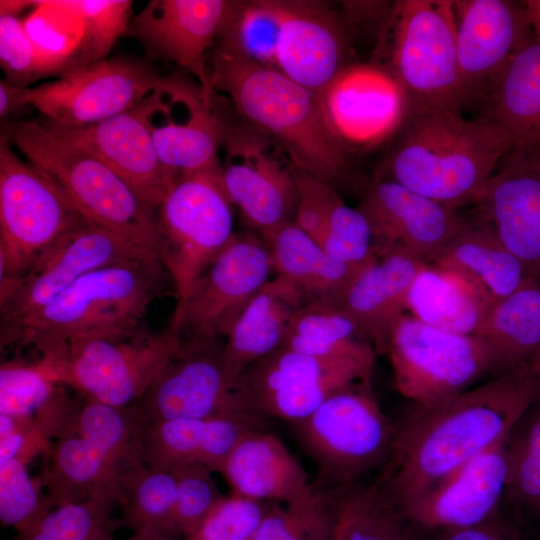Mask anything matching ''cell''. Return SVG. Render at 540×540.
I'll list each match as a JSON object with an SVG mask.
<instances>
[{"label": "cell", "instance_id": "58", "mask_svg": "<svg viewBox=\"0 0 540 540\" xmlns=\"http://www.w3.org/2000/svg\"><path fill=\"white\" fill-rule=\"evenodd\" d=\"M34 8V1L28 0H1L0 1V16H14L18 17V14L25 11L28 8Z\"/></svg>", "mask_w": 540, "mask_h": 540}, {"label": "cell", "instance_id": "59", "mask_svg": "<svg viewBox=\"0 0 540 540\" xmlns=\"http://www.w3.org/2000/svg\"><path fill=\"white\" fill-rule=\"evenodd\" d=\"M530 366L534 373L540 375V345L530 362Z\"/></svg>", "mask_w": 540, "mask_h": 540}, {"label": "cell", "instance_id": "42", "mask_svg": "<svg viewBox=\"0 0 540 540\" xmlns=\"http://www.w3.org/2000/svg\"><path fill=\"white\" fill-rule=\"evenodd\" d=\"M363 343L350 317L337 305L313 302L294 315L281 347L328 356L351 351Z\"/></svg>", "mask_w": 540, "mask_h": 540}, {"label": "cell", "instance_id": "25", "mask_svg": "<svg viewBox=\"0 0 540 540\" xmlns=\"http://www.w3.org/2000/svg\"><path fill=\"white\" fill-rule=\"evenodd\" d=\"M277 70L319 93L348 64L342 19L317 1H280Z\"/></svg>", "mask_w": 540, "mask_h": 540}, {"label": "cell", "instance_id": "52", "mask_svg": "<svg viewBox=\"0 0 540 540\" xmlns=\"http://www.w3.org/2000/svg\"><path fill=\"white\" fill-rule=\"evenodd\" d=\"M271 504L225 495L185 540H250Z\"/></svg>", "mask_w": 540, "mask_h": 540}, {"label": "cell", "instance_id": "50", "mask_svg": "<svg viewBox=\"0 0 540 540\" xmlns=\"http://www.w3.org/2000/svg\"><path fill=\"white\" fill-rule=\"evenodd\" d=\"M317 243L333 259L358 269L376 256L368 220L358 208L346 205L342 198L334 206Z\"/></svg>", "mask_w": 540, "mask_h": 540}, {"label": "cell", "instance_id": "49", "mask_svg": "<svg viewBox=\"0 0 540 540\" xmlns=\"http://www.w3.org/2000/svg\"><path fill=\"white\" fill-rule=\"evenodd\" d=\"M0 64L7 82L28 88L45 77H60L65 68L30 39L23 20L0 16Z\"/></svg>", "mask_w": 540, "mask_h": 540}, {"label": "cell", "instance_id": "55", "mask_svg": "<svg viewBox=\"0 0 540 540\" xmlns=\"http://www.w3.org/2000/svg\"><path fill=\"white\" fill-rule=\"evenodd\" d=\"M428 533L432 535L429 540H522L518 530L499 516L477 526Z\"/></svg>", "mask_w": 540, "mask_h": 540}, {"label": "cell", "instance_id": "47", "mask_svg": "<svg viewBox=\"0 0 540 540\" xmlns=\"http://www.w3.org/2000/svg\"><path fill=\"white\" fill-rule=\"evenodd\" d=\"M27 465L20 459L0 464V521L16 532L15 538L28 534L51 510Z\"/></svg>", "mask_w": 540, "mask_h": 540}, {"label": "cell", "instance_id": "9", "mask_svg": "<svg viewBox=\"0 0 540 540\" xmlns=\"http://www.w3.org/2000/svg\"><path fill=\"white\" fill-rule=\"evenodd\" d=\"M88 222L60 184L0 141V289L22 277L38 256Z\"/></svg>", "mask_w": 540, "mask_h": 540}, {"label": "cell", "instance_id": "5", "mask_svg": "<svg viewBox=\"0 0 540 540\" xmlns=\"http://www.w3.org/2000/svg\"><path fill=\"white\" fill-rule=\"evenodd\" d=\"M1 136L50 174L89 224L156 251L157 210L97 157L38 121H12Z\"/></svg>", "mask_w": 540, "mask_h": 540}, {"label": "cell", "instance_id": "6", "mask_svg": "<svg viewBox=\"0 0 540 540\" xmlns=\"http://www.w3.org/2000/svg\"><path fill=\"white\" fill-rule=\"evenodd\" d=\"M454 1H395L379 32L372 61L407 94L412 114L465 107L457 61Z\"/></svg>", "mask_w": 540, "mask_h": 540}, {"label": "cell", "instance_id": "29", "mask_svg": "<svg viewBox=\"0 0 540 540\" xmlns=\"http://www.w3.org/2000/svg\"><path fill=\"white\" fill-rule=\"evenodd\" d=\"M153 95L154 114L160 117L159 122L150 117L153 139L160 160L177 178L219 160L225 118L215 105L207 104L201 89L190 98L180 119L167 76Z\"/></svg>", "mask_w": 540, "mask_h": 540}, {"label": "cell", "instance_id": "61", "mask_svg": "<svg viewBox=\"0 0 540 540\" xmlns=\"http://www.w3.org/2000/svg\"><path fill=\"white\" fill-rule=\"evenodd\" d=\"M535 540H540V534H539V536H538Z\"/></svg>", "mask_w": 540, "mask_h": 540}, {"label": "cell", "instance_id": "2", "mask_svg": "<svg viewBox=\"0 0 540 540\" xmlns=\"http://www.w3.org/2000/svg\"><path fill=\"white\" fill-rule=\"evenodd\" d=\"M209 56L215 93L227 95L243 121L276 143L296 171L333 187L348 175L349 151L331 130L317 93L223 38Z\"/></svg>", "mask_w": 540, "mask_h": 540}, {"label": "cell", "instance_id": "16", "mask_svg": "<svg viewBox=\"0 0 540 540\" xmlns=\"http://www.w3.org/2000/svg\"><path fill=\"white\" fill-rule=\"evenodd\" d=\"M158 256L151 248L84 224L41 253L28 271L0 289L1 335L50 303L79 278L113 263Z\"/></svg>", "mask_w": 540, "mask_h": 540}, {"label": "cell", "instance_id": "53", "mask_svg": "<svg viewBox=\"0 0 540 540\" xmlns=\"http://www.w3.org/2000/svg\"><path fill=\"white\" fill-rule=\"evenodd\" d=\"M298 202L293 223L316 242L341 199L335 188L312 175L296 171Z\"/></svg>", "mask_w": 540, "mask_h": 540}, {"label": "cell", "instance_id": "28", "mask_svg": "<svg viewBox=\"0 0 540 540\" xmlns=\"http://www.w3.org/2000/svg\"><path fill=\"white\" fill-rule=\"evenodd\" d=\"M219 473L232 494L265 503L288 504L314 486L301 463L268 429L247 432Z\"/></svg>", "mask_w": 540, "mask_h": 540}, {"label": "cell", "instance_id": "57", "mask_svg": "<svg viewBox=\"0 0 540 540\" xmlns=\"http://www.w3.org/2000/svg\"><path fill=\"white\" fill-rule=\"evenodd\" d=\"M524 8L528 23L534 32V39L540 43V0H528Z\"/></svg>", "mask_w": 540, "mask_h": 540}, {"label": "cell", "instance_id": "7", "mask_svg": "<svg viewBox=\"0 0 540 540\" xmlns=\"http://www.w3.org/2000/svg\"><path fill=\"white\" fill-rule=\"evenodd\" d=\"M302 449L314 462L323 488L341 492L387 463L396 424L379 406L371 382H358L330 396L312 414L292 423Z\"/></svg>", "mask_w": 540, "mask_h": 540}, {"label": "cell", "instance_id": "44", "mask_svg": "<svg viewBox=\"0 0 540 540\" xmlns=\"http://www.w3.org/2000/svg\"><path fill=\"white\" fill-rule=\"evenodd\" d=\"M280 22V0L235 1L230 19L218 37L256 63L277 70Z\"/></svg>", "mask_w": 540, "mask_h": 540}, {"label": "cell", "instance_id": "41", "mask_svg": "<svg viewBox=\"0 0 540 540\" xmlns=\"http://www.w3.org/2000/svg\"><path fill=\"white\" fill-rule=\"evenodd\" d=\"M337 492L318 486L288 504L272 503L250 540H333Z\"/></svg>", "mask_w": 540, "mask_h": 540}, {"label": "cell", "instance_id": "21", "mask_svg": "<svg viewBox=\"0 0 540 540\" xmlns=\"http://www.w3.org/2000/svg\"><path fill=\"white\" fill-rule=\"evenodd\" d=\"M152 109L151 93L135 108L90 126L67 128L45 119L42 123L101 160L157 210L178 178L158 155L150 123Z\"/></svg>", "mask_w": 540, "mask_h": 540}, {"label": "cell", "instance_id": "33", "mask_svg": "<svg viewBox=\"0 0 540 540\" xmlns=\"http://www.w3.org/2000/svg\"><path fill=\"white\" fill-rule=\"evenodd\" d=\"M266 246L273 272L295 286L306 304H336L359 270L330 257L294 223L281 228Z\"/></svg>", "mask_w": 540, "mask_h": 540}, {"label": "cell", "instance_id": "18", "mask_svg": "<svg viewBox=\"0 0 540 540\" xmlns=\"http://www.w3.org/2000/svg\"><path fill=\"white\" fill-rule=\"evenodd\" d=\"M318 97L331 130L349 152L393 139L412 114L402 86L372 60L345 65Z\"/></svg>", "mask_w": 540, "mask_h": 540}, {"label": "cell", "instance_id": "14", "mask_svg": "<svg viewBox=\"0 0 540 540\" xmlns=\"http://www.w3.org/2000/svg\"><path fill=\"white\" fill-rule=\"evenodd\" d=\"M161 79L148 61L117 55L71 68L53 81L28 87L25 101L55 125L85 127L135 108Z\"/></svg>", "mask_w": 540, "mask_h": 540}, {"label": "cell", "instance_id": "45", "mask_svg": "<svg viewBox=\"0 0 540 540\" xmlns=\"http://www.w3.org/2000/svg\"><path fill=\"white\" fill-rule=\"evenodd\" d=\"M24 26L33 43L48 57L72 68L83 43L84 28L79 14L64 0L34 1Z\"/></svg>", "mask_w": 540, "mask_h": 540}, {"label": "cell", "instance_id": "34", "mask_svg": "<svg viewBox=\"0 0 540 540\" xmlns=\"http://www.w3.org/2000/svg\"><path fill=\"white\" fill-rule=\"evenodd\" d=\"M482 103L483 117L504 126L513 146L540 144V43L534 37L511 59Z\"/></svg>", "mask_w": 540, "mask_h": 540}, {"label": "cell", "instance_id": "40", "mask_svg": "<svg viewBox=\"0 0 540 540\" xmlns=\"http://www.w3.org/2000/svg\"><path fill=\"white\" fill-rule=\"evenodd\" d=\"M504 501L540 522V401L516 421L506 441Z\"/></svg>", "mask_w": 540, "mask_h": 540}, {"label": "cell", "instance_id": "39", "mask_svg": "<svg viewBox=\"0 0 540 540\" xmlns=\"http://www.w3.org/2000/svg\"><path fill=\"white\" fill-rule=\"evenodd\" d=\"M142 430L133 405L118 407L85 399L80 406L76 435L93 444L124 474L146 464Z\"/></svg>", "mask_w": 540, "mask_h": 540}, {"label": "cell", "instance_id": "20", "mask_svg": "<svg viewBox=\"0 0 540 540\" xmlns=\"http://www.w3.org/2000/svg\"><path fill=\"white\" fill-rule=\"evenodd\" d=\"M222 347L220 342H183L180 354L132 404L141 423L253 413L226 374Z\"/></svg>", "mask_w": 540, "mask_h": 540}, {"label": "cell", "instance_id": "32", "mask_svg": "<svg viewBox=\"0 0 540 540\" xmlns=\"http://www.w3.org/2000/svg\"><path fill=\"white\" fill-rule=\"evenodd\" d=\"M474 335L484 348L491 378L530 364L540 345V283L527 278L497 301Z\"/></svg>", "mask_w": 540, "mask_h": 540}, {"label": "cell", "instance_id": "31", "mask_svg": "<svg viewBox=\"0 0 540 540\" xmlns=\"http://www.w3.org/2000/svg\"><path fill=\"white\" fill-rule=\"evenodd\" d=\"M495 303L471 278L436 263L421 267L407 300L412 316L460 335H474Z\"/></svg>", "mask_w": 540, "mask_h": 540}, {"label": "cell", "instance_id": "11", "mask_svg": "<svg viewBox=\"0 0 540 540\" xmlns=\"http://www.w3.org/2000/svg\"><path fill=\"white\" fill-rule=\"evenodd\" d=\"M182 346L169 327L161 332L142 328L123 338L78 342L43 360L59 384L76 389L85 399L124 407L149 390Z\"/></svg>", "mask_w": 540, "mask_h": 540}, {"label": "cell", "instance_id": "23", "mask_svg": "<svg viewBox=\"0 0 540 540\" xmlns=\"http://www.w3.org/2000/svg\"><path fill=\"white\" fill-rule=\"evenodd\" d=\"M456 49L466 104L483 101L511 59L532 39L523 5L456 0Z\"/></svg>", "mask_w": 540, "mask_h": 540}, {"label": "cell", "instance_id": "24", "mask_svg": "<svg viewBox=\"0 0 540 540\" xmlns=\"http://www.w3.org/2000/svg\"><path fill=\"white\" fill-rule=\"evenodd\" d=\"M507 437L399 509L411 527L423 532L459 529L498 517L506 487Z\"/></svg>", "mask_w": 540, "mask_h": 540}, {"label": "cell", "instance_id": "3", "mask_svg": "<svg viewBox=\"0 0 540 540\" xmlns=\"http://www.w3.org/2000/svg\"><path fill=\"white\" fill-rule=\"evenodd\" d=\"M393 140L374 176L456 210L474 203L513 146L500 123L451 107L411 114Z\"/></svg>", "mask_w": 540, "mask_h": 540}, {"label": "cell", "instance_id": "36", "mask_svg": "<svg viewBox=\"0 0 540 540\" xmlns=\"http://www.w3.org/2000/svg\"><path fill=\"white\" fill-rule=\"evenodd\" d=\"M436 264L465 274L495 302L515 292L527 279L520 260L475 211L468 227Z\"/></svg>", "mask_w": 540, "mask_h": 540}, {"label": "cell", "instance_id": "48", "mask_svg": "<svg viewBox=\"0 0 540 540\" xmlns=\"http://www.w3.org/2000/svg\"><path fill=\"white\" fill-rule=\"evenodd\" d=\"M57 385L53 370L41 358L35 362L2 363L0 414L34 418Z\"/></svg>", "mask_w": 540, "mask_h": 540}, {"label": "cell", "instance_id": "56", "mask_svg": "<svg viewBox=\"0 0 540 540\" xmlns=\"http://www.w3.org/2000/svg\"><path fill=\"white\" fill-rule=\"evenodd\" d=\"M26 87L11 84L4 79L0 81V120L1 126L11 123L12 116L23 107Z\"/></svg>", "mask_w": 540, "mask_h": 540}, {"label": "cell", "instance_id": "60", "mask_svg": "<svg viewBox=\"0 0 540 540\" xmlns=\"http://www.w3.org/2000/svg\"><path fill=\"white\" fill-rule=\"evenodd\" d=\"M123 540H178V539L173 538V537H140V536L132 534L131 536Z\"/></svg>", "mask_w": 540, "mask_h": 540}, {"label": "cell", "instance_id": "1", "mask_svg": "<svg viewBox=\"0 0 540 540\" xmlns=\"http://www.w3.org/2000/svg\"><path fill=\"white\" fill-rule=\"evenodd\" d=\"M540 401V375L530 364L449 399L414 405L399 424L376 481L401 509L507 436Z\"/></svg>", "mask_w": 540, "mask_h": 540}, {"label": "cell", "instance_id": "17", "mask_svg": "<svg viewBox=\"0 0 540 540\" xmlns=\"http://www.w3.org/2000/svg\"><path fill=\"white\" fill-rule=\"evenodd\" d=\"M372 230L375 252H399L437 263L468 227L470 216L393 180L373 175L357 207Z\"/></svg>", "mask_w": 540, "mask_h": 540}, {"label": "cell", "instance_id": "15", "mask_svg": "<svg viewBox=\"0 0 540 540\" xmlns=\"http://www.w3.org/2000/svg\"><path fill=\"white\" fill-rule=\"evenodd\" d=\"M266 244L254 233L234 235L228 246L175 306L169 328L184 343H215L228 336L254 295L270 279Z\"/></svg>", "mask_w": 540, "mask_h": 540}, {"label": "cell", "instance_id": "22", "mask_svg": "<svg viewBox=\"0 0 540 540\" xmlns=\"http://www.w3.org/2000/svg\"><path fill=\"white\" fill-rule=\"evenodd\" d=\"M472 205L540 283V144L512 146Z\"/></svg>", "mask_w": 540, "mask_h": 540}, {"label": "cell", "instance_id": "4", "mask_svg": "<svg viewBox=\"0 0 540 540\" xmlns=\"http://www.w3.org/2000/svg\"><path fill=\"white\" fill-rule=\"evenodd\" d=\"M169 279L159 256L100 267L2 334L1 346H31L41 357H54L78 342L130 336L142 329Z\"/></svg>", "mask_w": 540, "mask_h": 540}, {"label": "cell", "instance_id": "51", "mask_svg": "<svg viewBox=\"0 0 540 540\" xmlns=\"http://www.w3.org/2000/svg\"><path fill=\"white\" fill-rule=\"evenodd\" d=\"M176 497L173 516L174 536H190L225 496L219 489L214 471L202 464L174 469Z\"/></svg>", "mask_w": 540, "mask_h": 540}, {"label": "cell", "instance_id": "54", "mask_svg": "<svg viewBox=\"0 0 540 540\" xmlns=\"http://www.w3.org/2000/svg\"><path fill=\"white\" fill-rule=\"evenodd\" d=\"M52 443L34 418L0 414V464L12 459L28 464L39 454L49 456Z\"/></svg>", "mask_w": 540, "mask_h": 540}, {"label": "cell", "instance_id": "30", "mask_svg": "<svg viewBox=\"0 0 540 540\" xmlns=\"http://www.w3.org/2000/svg\"><path fill=\"white\" fill-rule=\"evenodd\" d=\"M306 303L285 278H270L243 310L222 347L226 374L237 385L251 365L280 348L296 312Z\"/></svg>", "mask_w": 540, "mask_h": 540}, {"label": "cell", "instance_id": "26", "mask_svg": "<svg viewBox=\"0 0 540 540\" xmlns=\"http://www.w3.org/2000/svg\"><path fill=\"white\" fill-rule=\"evenodd\" d=\"M424 264L399 252L376 254L356 272L335 304L376 353H386L394 328L408 312L409 289Z\"/></svg>", "mask_w": 540, "mask_h": 540}, {"label": "cell", "instance_id": "38", "mask_svg": "<svg viewBox=\"0 0 540 540\" xmlns=\"http://www.w3.org/2000/svg\"><path fill=\"white\" fill-rule=\"evenodd\" d=\"M333 540H415V530L375 480L337 493Z\"/></svg>", "mask_w": 540, "mask_h": 540}, {"label": "cell", "instance_id": "8", "mask_svg": "<svg viewBox=\"0 0 540 540\" xmlns=\"http://www.w3.org/2000/svg\"><path fill=\"white\" fill-rule=\"evenodd\" d=\"M233 204L220 160L181 174L157 208L156 252L179 306L233 239Z\"/></svg>", "mask_w": 540, "mask_h": 540}, {"label": "cell", "instance_id": "19", "mask_svg": "<svg viewBox=\"0 0 540 540\" xmlns=\"http://www.w3.org/2000/svg\"><path fill=\"white\" fill-rule=\"evenodd\" d=\"M235 1L151 0L135 14L125 36L146 54L174 62L193 75L208 105L215 104L208 54L228 23Z\"/></svg>", "mask_w": 540, "mask_h": 540}, {"label": "cell", "instance_id": "12", "mask_svg": "<svg viewBox=\"0 0 540 540\" xmlns=\"http://www.w3.org/2000/svg\"><path fill=\"white\" fill-rule=\"evenodd\" d=\"M394 385L414 405L449 400L488 374L484 348L475 335L446 332L405 314L387 345Z\"/></svg>", "mask_w": 540, "mask_h": 540}, {"label": "cell", "instance_id": "35", "mask_svg": "<svg viewBox=\"0 0 540 540\" xmlns=\"http://www.w3.org/2000/svg\"><path fill=\"white\" fill-rule=\"evenodd\" d=\"M45 477L52 509L101 496L117 498L124 473L89 441L75 435L54 440Z\"/></svg>", "mask_w": 540, "mask_h": 540}, {"label": "cell", "instance_id": "46", "mask_svg": "<svg viewBox=\"0 0 540 540\" xmlns=\"http://www.w3.org/2000/svg\"><path fill=\"white\" fill-rule=\"evenodd\" d=\"M83 23L84 38L72 68L108 58L118 38L125 35L132 17L130 0H64Z\"/></svg>", "mask_w": 540, "mask_h": 540}, {"label": "cell", "instance_id": "13", "mask_svg": "<svg viewBox=\"0 0 540 540\" xmlns=\"http://www.w3.org/2000/svg\"><path fill=\"white\" fill-rule=\"evenodd\" d=\"M224 184L250 232L265 244L293 223L298 187L296 170L269 137L246 122L225 119Z\"/></svg>", "mask_w": 540, "mask_h": 540}, {"label": "cell", "instance_id": "43", "mask_svg": "<svg viewBox=\"0 0 540 540\" xmlns=\"http://www.w3.org/2000/svg\"><path fill=\"white\" fill-rule=\"evenodd\" d=\"M115 504L113 497L101 496L54 507L28 534L14 540H118Z\"/></svg>", "mask_w": 540, "mask_h": 540}, {"label": "cell", "instance_id": "10", "mask_svg": "<svg viewBox=\"0 0 540 540\" xmlns=\"http://www.w3.org/2000/svg\"><path fill=\"white\" fill-rule=\"evenodd\" d=\"M375 360L376 351L369 343L328 356L280 347L248 367L236 390L249 410L260 417L295 423L341 389L371 382Z\"/></svg>", "mask_w": 540, "mask_h": 540}, {"label": "cell", "instance_id": "27", "mask_svg": "<svg viewBox=\"0 0 540 540\" xmlns=\"http://www.w3.org/2000/svg\"><path fill=\"white\" fill-rule=\"evenodd\" d=\"M255 429H268V420L251 412L143 424L144 460L169 469L202 464L219 473L239 440Z\"/></svg>", "mask_w": 540, "mask_h": 540}, {"label": "cell", "instance_id": "37", "mask_svg": "<svg viewBox=\"0 0 540 540\" xmlns=\"http://www.w3.org/2000/svg\"><path fill=\"white\" fill-rule=\"evenodd\" d=\"M174 469L143 465L121 477L116 502L120 524L140 537H173Z\"/></svg>", "mask_w": 540, "mask_h": 540}]
</instances>
